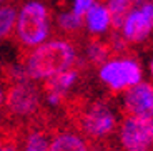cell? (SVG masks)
<instances>
[{"label": "cell", "instance_id": "1", "mask_svg": "<svg viewBox=\"0 0 153 151\" xmlns=\"http://www.w3.org/2000/svg\"><path fill=\"white\" fill-rule=\"evenodd\" d=\"M76 60L73 43L68 40H52L42 43L33 52L20 58L30 80H45L70 68Z\"/></svg>", "mask_w": 153, "mask_h": 151}, {"label": "cell", "instance_id": "2", "mask_svg": "<svg viewBox=\"0 0 153 151\" xmlns=\"http://www.w3.org/2000/svg\"><path fill=\"white\" fill-rule=\"evenodd\" d=\"M72 111L76 115L78 128L88 136V138H103L108 136L115 130V116L111 110L105 103H85L80 98L72 103Z\"/></svg>", "mask_w": 153, "mask_h": 151}, {"label": "cell", "instance_id": "3", "mask_svg": "<svg viewBox=\"0 0 153 151\" xmlns=\"http://www.w3.org/2000/svg\"><path fill=\"white\" fill-rule=\"evenodd\" d=\"M17 35L27 48L43 43L48 37V13L40 2H28L17 17Z\"/></svg>", "mask_w": 153, "mask_h": 151}, {"label": "cell", "instance_id": "4", "mask_svg": "<svg viewBox=\"0 0 153 151\" xmlns=\"http://www.w3.org/2000/svg\"><path fill=\"white\" fill-rule=\"evenodd\" d=\"M4 105L12 116L28 118L40 111V91L32 83L20 81L10 85L4 96Z\"/></svg>", "mask_w": 153, "mask_h": 151}, {"label": "cell", "instance_id": "5", "mask_svg": "<svg viewBox=\"0 0 153 151\" xmlns=\"http://www.w3.org/2000/svg\"><path fill=\"white\" fill-rule=\"evenodd\" d=\"M120 141L125 151H150L153 146V118L128 115L122 123Z\"/></svg>", "mask_w": 153, "mask_h": 151}, {"label": "cell", "instance_id": "6", "mask_svg": "<svg viewBox=\"0 0 153 151\" xmlns=\"http://www.w3.org/2000/svg\"><path fill=\"white\" fill-rule=\"evenodd\" d=\"M100 78L113 90H126L142 80V68L135 60H110L100 68Z\"/></svg>", "mask_w": 153, "mask_h": 151}, {"label": "cell", "instance_id": "7", "mask_svg": "<svg viewBox=\"0 0 153 151\" xmlns=\"http://www.w3.org/2000/svg\"><path fill=\"white\" fill-rule=\"evenodd\" d=\"M123 38L126 42L140 43L153 32V4L135 8L123 23Z\"/></svg>", "mask_w": 153, "mask_h": 151}, {"label": "cell", "instance_id": "8", "mask_svg": "<svg viewBox=\"0 0 153 151\" xmlns=\"http://www.w3.org/2000/svg\"><path fill=\"white\" fill-rule=\"evenodd\" d=\"M125 110L128 115L153 118V83L138 81L125 93Z\"/></svg>", "mask_w": 153, "mask_h": 151}, {"label": "cell", "instance_id": "9", "mask_svg": "<svg viewBox=\"0 0 153 151\" xmlns=\"http://www.w3.org/2000/svg\"><path fill=\"white\" fill-rule=\"evenodd\" d=\"M76 78H78V60H75V63L70 68L50 76V78H45L42 90L45 93L47 100L52 105H58V103L65 101L67 91L72 88V85L75 83Z\"/></svg>", "mask_w": 153, "mask_h": 151}, {"label": "cell", "instance_id": "10", "mask_svg": "<svg viewBox=\"0 0 153 151\" xmlns=\"http://www.w3.org/2000/svg\"><path fill=\"white\" fill-rule=\"evenodd\" d=\"M115 57L113 48H111L110 42L102 40L98 35H90L87 42V48H85V58L92 67H103L107 61H110Z\"/></svg>", "mask_w": 153, "mask_h": 151}, {"label": "cell", "instance_id": "11", "mask_svg": "<svg viewBox=\"0 0 153 151\" xmlns=\"http://www.w3.org/2000/svg\"><path fill=\"white\" fill-rule=\"evenodd\" d=\"M47 151H88V146L80 135L63 131L53 136Z\"/></svg>", "mask_w": 153, "mask_h": 151}, {"label": "cell", "instance_id": "12", "mask_svg": "<svg viewBox=\"0 0 153 151\" xmlns=\"http://www.w3.org/2000/svg\"><path fill=\"white\" fill-rule=\"evenodd\" d=\"M53 22H57V28L67 37H80L85 30V15H80L73 10L58 13Z\"/></svg>", "mask_w": 153, "mask_h": 151}, {"label": "cell", "instance_id": "13", "mask_svg": "<svg viewBox=\"0 0 153 151\" xmlns=\"http://www.w3.org/2000/svg\"><path fill=\"white\" fill-rule=\"evenodd\" d=\"M85 25L88 27L92 35H100L107 32V28L110 27V17L107 8L102 4H93L85 12Z\"/></svg>", "mask_w": 153, "mask_h": 151}, {"label": "cell", "instance_id": "14", "mask_svg": "<svg viewBox=\"0 0 153 151\" xmlns=\"http://www.w3.org/2000/svg\"><path fill=\"white\" fill-rule=\"evenodd\" d=\"M108 2V17H110V25L115 32H118L123 27L126 17L130 15L135 8V0H107Z\"/></svg>", "mask_w": 153, "mask_h": 151}, {"label": "cell", "instance_id": "15", "mask_svg": "<svg viewBox=\"0 0 153 151\" xmlns=\"http://www.w3.org/2000/svg\"><path fill=\"white\" fill-rule=\"evenodd\" d=\"M17 22V8L15 7H0V38H7L13 30Z\"/></svg>", "mask_w": 153, "mask_h": 151}, {"label": "cell", "instance_id": "16", "mask_svg": "<svg viewBox=\"0 0 153 151\" xmlns=\"http://www.w3.org/2000/svg\"><path fill=\"white\" fill-rule=\"evenodd\" d=\"M48 144H50L48 135L42 130H35L27 136L25 148H27V151H47Z\"/></svg>", "mask_w": 153, "mask_h": 151}, {"label": "cell", "instance_id": "17", "mask_svg": "<svg viewBox=\"0 0 153 151\" xmlns=\"http://www.w3.org/2000/svg\"><path fill=\"white\" fill-rule=\"evenodd\" d=\"M0 151H17V146L10 136L0 135Z\"/></svg>", "mask_w": 153, "mask_h": 151}, {"label": "cell", "instance_id": "18", "mask_svg": "<svg viewBox=\"0 0 153 151\" xmlns=\"http://www.w3.org/2000/svg\"><path fill=\"white\" fill-rule=\"evenodd\" d=\"M93 5V0H75V7H73V12L80 13V15H85V12Z\"/></svg>", "mask_w": 153, "mask_h": 151}, {"label": "cell", "instance_id": "19", "mask_svg": "<svg viewBox=\"0 0 153 151\" xmlns=\"http://www.w3.org/2000/svg\"><path fill=\"white\" fill-rule=\"evenodd\" d=\"M4 105V91H2V88H0V106Z\"/></svg>", "mask_w": 153, "mask_h": 151}, {"label": "cell", "instance_id": "20", "mask_svg": "<svg viewBox=\"0 0 153 151\" xmlns=\"http://www.w3.org/2000/svg\"><path fill=\"white\" fill-rule=\"evenodd\" d=\"M150 72H152V75H153V60L150 61Z\"/></svg>", "mask_w": 153, "mask_h": 151}, {"label": "cell", "instance_id": "21", "mask_svg": "<svg viewBox=\"0 0 153 151\" xmlns=\"http://www.w3.org/2000/svg\"><path fill=\"white\" fill-rule=\"evenodd\" d=\"M4 2H5V0H0V4H4Z\"/></svg>", "mask_w": 153, "mask_h": 151}, {"label": "cell", "instance_id": "22", "mask_svg": "<svg viewBox=\"0 0 153 151\" xmlns=\"http://www.w3.org/2000/svg\"><path fill=\"white\" fill-rule=\"evenodd\" d=\"M100 2H107V0H100Z\"/></svg>", "mask_w": 153, "mask_h": 151}]
</instances>
